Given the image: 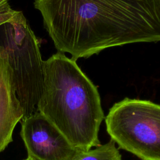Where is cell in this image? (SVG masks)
Instances as JSON below:
<instances>
[{"label": "cell", "instance_id": "1", "mask_svg": "<svg viewBox=\"0 0 160 160\" xmlns=\"http://www.w3.org/2000/svg\"><path fill=\"white\" fill-rule=\"evenodd\" d=\"M59 52L88 58L112 47L160 41V0H35Z\"/></svg>", "mask_w": 160, "mask_h": 160}, {"label": "cell", "instance_id": "2", "mask_svg": "<svg viewBox=\"0 0 160 160\" xmlns=\"http://www.w3.org/2000/svg\"><path fill=\"white\" fill-rule=\"evenodd\" d=\"M43 71L38 111L82 151L101 145L98 132L104 117L97 87L61 52L43 61Z\"/></svg>", "mask_w": 160, "mask_h": 160}, {"label": "cell", "instance_id": "3", "mask_svg": "<svg viewBox=\"0 0 160 160\" xmlns=\"http://www.w3.org/2000/svg\"><path fill=\"white\" fill-rule=\"evenodd\" d=\"M3 34L2 46L23 111V119L39 112L44 83L40 43L21 11L4 24Z\"/></svg>", "mask_w": 160, "mask_h": 160}, {"label": "cell", "instance_id": "4", "mask_svg": "<svg viewBox=\"0 0 160 160\" xmlns=\"http://www.w3.org/2000/svg\"><path fill=\"white\" fill-rule=\"evenodd\" d=\"M106 131L119 148L141 160H160V105L126 98L105 118Z\"/></svg>", "mask_w": 160, "mask_h": 160}, {"label": "cell", "instance_id": "5", "mask_svg": "<svg viewBox=\"0 0 160 160\" xmlns=\"http://www.w3.org/2000/svg\"><path fill=\"white\" fill-rule=\"evenodd\" d=\"M20 122L21 136L31 160H75L84 152L39 112Z\"/></svg>", "mask_w": 160, "mask_h": 160}, {"label": "cell", "instance_id": "6", "mask_svg": "<svg viewBox=\"0 0 160 160\" xmlns=\"http://www.w3.org/2000/svg\"><path fill=\"white\" fill-rule=\"evenodd\" d=\"M22 118L7 53L0 46V152L12 142L13 131Z\"/></svg>", "mask_w": 160, "mask_h": 160}, {"label": "cell", "instance_id": "7", "mask_svg": "<svg viewBox=\"0 0 160 160\" xmlns=\"http://www.w3.org/2000/svg\"><path fill=\"white\" fill-rule=\"evenodd\" d=\"M75 160H122V158L116 143L111 139L104 144L82 152Z\"/></svg>", "mask_w": 160, "mask_h": 160}, {"label": "cell", "instance_id": "8", "mask_svg": "<svg viewBox=\"0 0 160 160\" xmlns=\"http://www.w3.org/2000/svg\"><path fill=\"white\" fill-rule=\"evenodd\" d=\"M18 12L12 9L8 1L0 5V26L10 21Z\"/></svg>", "mask_w": 160, "mask_h": 160}, {"label": "cell", "instance_id": "9", "mask_svg": "<svg viewBox=\"0 0 160 160\" xmlns=\"http://www.w3.org/2000/svg\"><path fill=\"white\" fill-rule=\"evenodd\" d=\"M8 1V0H0V5L2 4L3 3H4L5 2Z\"/></svg>", "mask_w": 160, "mask_h": 160}, {"label": "cell", "instance_id": "10", "mask_svg": "<svg viewBox=\"0 0 160 160\" xmlns=\"http://www.w3.org/2000/svg\"><path fill=\"white\" fill-rule=\"evenodd\" d=\"M24 160H31V159H29V158H27L26 159H24Z\"/></svg>", "mask_w": 160, "mask_h": 160}]
</instances>
